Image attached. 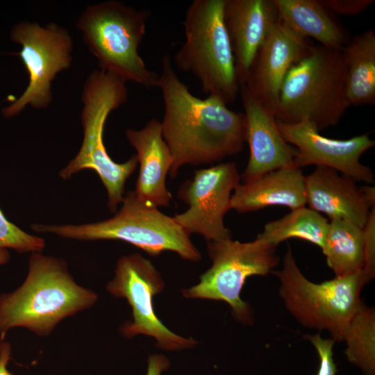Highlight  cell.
<instances>
[{
  "label": "cell",
  "mask_w": 375,
  "mask_h": 375,
  "mask_svg": "<svg viewBox=\"0 0 375 375\" xmlns=\"http://www.w3.org/2000/svg\"><path fill=\"white\" fill-rule=\"evenodd\" d=\"M158 88L164 114L162 138L173 157L169 175L185 165L211 164L241 152L246 142L244 115L215 97L193 95L176 74L168 55L162 58Z\"/></svg>",
  "instance_id": "cell-1"
},
{
  "label": "cell",
  "mask_w": 375,
  "mask_h": 375,
  "mask_svg": "<svg viewBox=\"0 0 375 375\" xmlns=\"http://www.w3.org/2000/svg\"><path fill=\"white\" fill-rule=\"evenodd\" d=\"M97 300L95 292L75 281L65 260L31 253L24 281L14 291L0 294V339L16 327L49 335L62 320Z\"/></svg>",
  "instance_id": "cell-2"
},
{
  "label": "cell",
  "mask_w": 375,
  "mask_h": 375,
  "mask_svg": "<svg viewBox=\"0 0 375 375\" xmlns=\"http://www.w3.org/2000/svg\"><path fill=\"white\" fill-rule=\"evenodd\" d=\"M349 106L342 50L312 44L286 74L275 117L287 124L306 119L319 131L336 125Z\"/></svg>",
  "instance_id": "cell-3"
},
{
  "label": "cell",
  "mask_w": 375,
  "mask_h": 375,
  "mask_svg": "<svg viewBox=\"0 0 375 375\" xmlns=\"http://www.w3.org/2000/svg\"><path fill=\"white\" fill-rule=\"evenodd\" d=\"M126 83L117 75L102 69L94 70L88 76L82 94L83 142L76 156L59 173L60 177L68 179L83 169L94 171L106 190L108 207L112 212H116L122 203L125 183L138 165L135 155L124 162H115L103 142L108 115L127 101Z\"/></svg>",
  "instance_id": "cell-4"
},
{
  "label": "cell",
  "mask_w": 375,
  "mask_h": 375,
  "mask_svg": "<svg viewBox=\"0 0 375 375\" xmlns=\"http://www.w3.org/2000/svg\"><path fill=\"white\" fill-rule=\"evenodd\" d=\"M121 203L115 215L106 220L80 225L33 224L31 228L38 233L78 240H121L152 256L170 251L184 260H201V253L190 235L173 217L140 201L134 190L124 194Z\"/></svg>",
  "instance_id": "cell-5"
},
{
  "label": "cell",
  "mask_w": 375,
  "mask_h": 375,
  "mask_svg": "<svg viewBox=\"0 0 375 375\" xmlns=\"http://www.w3.org/2000/svg\"><path fill=\"white\" fill-rule=\"evenodd\" d=\"M149 15V10L107 1L88 6L77 22L100 69L147 89L158 87L159 76L147 68L138 51Z\"/></svg>",
  "instance_id": "cell-6"
},
{
  "label": "cell",
  "mask_w": 375,
  "mask_h": 375,
  "mask_svg": "<svg viewBox=\"0 0 375 375\" xmlns=\"http://www.w3.org/2000/svg\"><path fill=\"white\" fill-rule=\"evenodd\" d=\"M224 0H194L184 21L185 41L174 55L177 67L194 75L203 92L227 105L240 90L223 21Z\"/></svg>",
  "instance_id": "cell-7"
},
{
  "label": "cell",
  "mask_w": 375,
  "mask_h": 375,
  "mask_svg": "<svg viewBox=\"0 0 375 375\" xmlns=\"http://www.w3.org/2000/svg\"><path fill=\"white\" fill-rule=\"evenodd\" d=\"M272 272L279 280V294L289 312L306 328L328 331L334 341L343 340L362 303L361 290L372 280L362 269L319 283L310 281L299 268L290 247L282 268Z\"/></svg>",
  "instance_id": "cell-8"
},
{
  "label": "cell",
  "mask_w": 375,
  "mask_h": 375,
  "mask_svg": "<svg viewBox=\"0 0 375 375\" xmlns=\"http://www.w3.org/2000/svg\"><path fill=\"white\" fill-rule=\"evenodd\" d=\"M211 267L203 273L194 285L183 290L188 299L222 301L231 308L238 322L250 324V306L241 297L247 279L255 275L266 276L278 263L276 247L256 238L241 242L231 238L208 242Z\"/></svg>",
  "instance_id": "cell-9"
},
{
  "label": "cell",
  "mask_w": 375,
  "mask_h": 375,
  "mask_svg": "<svg viewBox=\"0 0 375 375\" xmlns=\"http://www.w3.org/2000/svg\"><path fill=\"white\" fill-rule=\"evenodd\" d=\"M164 288L160 272L140 253L122 256L117 262L113 278L106 285L110 294L125 299L131 308L132 320L121 328L125 338L147 335L155 340L157 347L167 351L191 349L197 342L170 331L155 312L154 297Z\"/></svg>",
  "instance_id": "cell-10"
},
{
  "label": "cell",
  "mask_w": 375,
  "mask_h": 375,
  "mask_svg": "<svg viewBox=\"0 0 375 375\" xmlns=\"http://www.w3.org/2000/svg\"><path fill=\"white\" fill-rule=\"evenodd\" d=\"M10 37L22 45L19 55L29 83L24 93L2 110L6 117L17 115L27 105L38 109L48 107L52 100V81L68 69L72 60V39L66 29L56 24L41 26L23 22L13 27Z\"/></svg>",
  "instance_id": "cell-11"
},
{
  "label": "cell",
  "mask_w": 375,
  "mask_h": 375,
  "mask_svg": "<svg viewBox=\"0 0 375 375\" xmlns=\"http://www.w3.org/2000/svg\"><path fill=\"white\" fill-rule=\"evenodd\" d=\"M240 183V175L233 162L197 170L178 191L188 208L173 217L190 235H201L208 242L231 238L224 219Z\"/></svg>",
  "instance_id": "cell-12"
},
{
  "label": "cell",
  "mask_w": 375,
  "mask_h": 375,
  "mask_svg": "<svg viewBox=\"0 0 375 375\" xmlns=\"http://www.w3.org/2000/svg\"><path fill=\"white\" fill-rule=\"evenodd\" d=\"M284 140L297 150L294 164L301 168L308 165L335 169L356 182L374 183L372 169L360 162V157L375 145L366 134L347 140L331 139L322 135L306 119L287 124L277 120Z\"/></svg>",
  "instance_id": "cell-13"
},
{
  "label": "cell",
  "mask_w": 375,
  "mask_h": 375,
  "mask_svg": "<svg viewBox=\"0 0 375 375\" xmlns=\"http://www.w3.org/2000/svg\"><path fill=\"white\" fill-rule=\"evenodd\" d=\"M312 44L308 38L299 35L279 19L258 51L243 85L275 114L286 74Z\"/></svg>",
  "instance_id": "cell-14"
},
{
  "label": "cell",
  "mask_w": 375,
  "mask_h": 375,
  "mask_svg": "<svg viewBox=\"0 0 375 375\" xmlns=\"http://www.w3.org/2000/svg\"><path fill=\"white\" fill-rule=\"evenodd\" d=\"M244 109L246 142L249 147L242 183L274 170L294 165L297 150L283 138L275 114L267 110L242 85L240 90Z\"/></svg>",
  "instance_id": "cell-15"
},
{
  "label": "cell",
  "mask_w": 375,
  "mask_h": 375,
  "mask_svg": "<svg viewBox=\"0 0 375 375\" xmlns=\"http://www.w3.org/2000/svg\"><path fill=\"white\" fill-rule=\"evenodd\" d=\"M278 20L274 0H224L223 21L240 87L258 51Z\"/></svg>",
  "instance_id": "cell-16"
},
{
  "label": "cell",
  "mask_w": 375,
  "mask_h": 375,
  "mask_svg": "<svg viewBox=\"0 0 375 375\" xmlns=\"http://www.w3.org/2000/svg\"><path fill=\"white\" fill-rule=\"evenodd\" d=\"M126 137L136 151L139 174L134 190L137 197L148 206H168L172 199L166 177L173 157L165 142L160 121L151 119L141 129H128Z\"/></svg>",
  "instance_id": "cell-17"
},
{
  "label": "cell",
  "mask_w": 375,
  "mask_h": 375,
  "mask_svg": "<svg viewBox=\"0 0 375 375\" xmlns=\"http://www.w3.org/2000/svg\"><path fill=\"white\" fill-rule=\"evenodd\" d=\"M304 180L308 208L331 220L345 219L364 227L372 208L353 179L335 169L316 167Z\"/></svg>",
  "instance_id": "cell-18"
},
{
  "label": "cell",
  "mask_w": 375,
  "mask_h": 375,
  "mask_svg": "<svg viewBox=\"0 0 375 375\" xmlns=\"http://www.w3.org/2000/svg\"><path fill=\"white\" fill-rule=\"evenodd\" d=\"M304 178L301 168L292 165L240 183L232 194L230 208L243 213L270 206H284L291 210L304 207Z\"/></svg>",
  "instance_id": "cell-19"
},
{
  "label": "cell",
  "mask_w": 375,
  "mask_h": 375,
  "mask_svg": "<svg viewBox=\"0 0 375 375\" xmlns=\"http://www.w3.org/2000/svg\"><path fill=\"white\" fill-rule=\"evenodd\" d=\"M280 20L299 35L322 46L342 50L349 42L347 32L319 0H274Z\"/></svg>",
  "instance_id": "cell-20"
},
{
  "label": "cell",
  "mask_w": 375,
  "mask_h": 375,
  "mask_svg": "<svg viewBox=\"0 0 375 375\" xmlns=\"http://www.w3.org/2000/svg\"><path fill=\"white\" fill-rule=\"evenodd\" d=\"M346 66V94L353 106L375 103V33L365 31L342 48Z\"/></svg>",
  "instance_id": "cell-21"
},
{
  "label": "cell",
  "mask_w": 375,
  "mask_h": 375,
  "mask_svg": "<svg viewBox=\"0 0 375 375\" xmlns=\"http://www.w3.org/2000/svg\"><path fill=\"white\" fill-rule=\"evenodd\" d=\"M322 251L335 276H345L363 269V229L345 219H331Z\"/></svg>",
  "instance_id": "cell-22"
},
{
  "label": "cell",
  "mask_w": 375,
  "mask_h": 375,
  "mask_svg": "<svg viewBox=\"0 0 375 375\" xmlns=\"http://www.w3.org/2000/svg\"><path fill=\"white\" fill-rule=\"evenodd\" d=\"M329 222L321 213L306 206L291 210L266 224L257 238L276 247L281 242L299 238L323 247Z\"/></svg>",
  "instance_id": "cell-23"
},
{
  "label": "cell",
  "mask_w": 375,
  "mask_h": 375,
  "mask_svg": "<svg viewBox=\"0 0 375 375\" xmlns=\"http://www.w3.org/2000/svg\"><path fill=\"white\" fill-rule=\"evenodd\" d=\"M345 354L364 375H375V311L362 302L344 333Z\"/></svg>",
  "instance_id": "cell-24"
},
{
  "label": "cell",
  "mask_w": 375,
  "mask_h": 375,
  "mask_svg": "<svg viewBox=\"0 0 375 375\" xmlns=\"http://www.w3.org/2000/svg\"><path fill=\"white\" fill-rule=\"evenodd\" d=\"M43 238L29 234L10 222L0 208V249H12L19 253L42 252Z\"/></svg>",
  "instance_id": "cell-25"
},
{
  "label": "cell",
  "mask_w": 375,
  "mask_h": 375,
  "mask_svg": "<svg viewBox=\"0 0 375 375\" xmlns=\"http://www.w3.org/2000/svg\"><path fill=\"white\" fill-rule=\"evenodd\" d=\"M314 346L319 358V366L317 375H335L336 365L333 359V347L335 341L331 338L324 339L320 334L306 335Z\"/></svg>",
  "instance_id": "cell-26"
},
{
  "label": "cell",
  "mask_w": 375,
  "mask_h": 375,
  "mask_svg": "<svg viewBox=\"0 0 375 375\" xmlns=\"http://www.w3.org/2000/svg\"><path fill=\"white\" fill-rule=\"evenodd\" d=\"M363 229L364 271L372 279L375 276V206L372 208Z\"/></svg>",
  "instance_id": "cell-27"
},
{
  "label": "cell",
  "mask_w": 375,
  "mask_h": 375,
  "mask_svg": "<svg viewBox=\"0 0 375 375\" xmlns=\"http://www.w3.org/2000/svg\"><path fill=\"white\" fill-rule=\"evenodd\" d=\"M320 3L329 12L351 16L365 10L374 0H319Z\"/></svg>",
  "instance_id": "cell-28"
},
{
  "label": "cell",
  "mask_w": 375,
  "mask_h": 375,
  "mask_svg": "<svg viewBox=\"0 0 375 375\" xmlns=\"http://www.w3.org/2000/svg\"><path fill=\"white\" fill-rule=\"evenodd\" d=\"M169 360L162 354L149 356L146 375H162L169 367Z\"/></svg>",
  "instance_id": "cell-29"
},
{
  "label": "cell",
  "mask_w": 375,
  "mask_h": 375,
  "mask_svg": "<svg viewBox=\"0 0 375 375\" xmlns=\"http://www.w3.org/2000/svg\"><path fill=\"white\" fill-rule=\"evenodd\" d=\"M11 357V346L7 342H0V375H12L8 368Z\"/></svg>",
  "instance_id": "cell-30"
},
{
  "label": "cell",
  "mask_w": 375,
  "mask_h": 375,
  "mask_svg": "<svg viewBox=\"0 0 375 375\" xmlns=\"http://www.w3.org/2000/svg\"><path fill=\"white\" fill-rule=\"evenodd\" d=\"M363 194L370 208L375 206V188L372 185L360 186Z\"/></svg>",
  "instance_id": "cell-31"
},
{
  "label": "cell",
  "mask_w": 375,
  "mask_h": 375,
  "mask_svg": "<svg viewBox=\"0 0 375 375\" xmlns=\"http://www.w3.org/2000/svg\"><path fill=\"white\" fill-rule=\"evenodd\" d=\"M10 258V253L7 249H0V265L7 263Z\"/></svg>",
  "instance_id": "cell-32"
}]
</instances>
